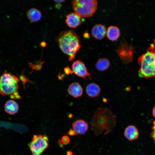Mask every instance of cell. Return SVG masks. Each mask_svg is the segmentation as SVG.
Wrapping results in <instances>:
<instances>
[{
    "instance_id": "obj_1",
    "label": "cell",
    "mask_w": 155,
    "mask_h": 155,
    "mask_svg": "<svg viewBox=\"0 0 155 155\" xmlns=\"http://www.w3.org/2000/svg\"><path fill=\"white\" fill-rule=\"evenodd\" d=\"M116 116L109 109L98 108L95 112L91 123V129L97 136L109 133L116 126Z\"/></svg>"
},
{
    "instance_id": "obj_2",
    "label": "cell",
    "mask_w": 155,
    "mask_h": 155,
    "mask_svg": "<svg viewBox=\"0 0 155 155\" xmlns=\"http://www.w3.org/2000/svg\"><path fill=\"white\" fill-rule=\"evenodd\" d=\"M57 40L60 49L68 56L69 60L72 61L81 47L79 36L74 31L70 30L61 32Z\"/></svg>"
},
{
    "instance_id": "obj_3",
    "label": "cell",
    "mask_w": 155,
    "mask_h": 155,
    "mask_svg": "<svg viewBox=\"0 0 155 155\" xmlns=\"http://www.w3.org/2000/svg\"><path fill=\"white\" fill-rule=\"evenodd\" d=\"M140 66L138 71L139 76L148 79L155 76V46L151 44L146 52L138 59Z\"/></svg>"
},
{
    "instance_id": "obj_4",
    "label": "cell",
    "mask_w": 155,
    "mask_h": 155,
    "mask_svg": "<svg viewBox=\"0 0 155 155\" xmlns=\"http://www.w3.org/2000/svg\"><path fill=\"white\" fill-rule=\"evenodd\" d=\"M18 78L11 73L4 72L0 77V93L3 95L9 96L12 99H20L18 89Z\"/></svg>"
},
{
    "instance_id": "obj_5",
    "label": "cell",
    "mask_w": 155,
    "mask_h": 155,
    "mask_svg": "<svg viewBox=\"0 0 155 155\" xmlns=\"http://www.w3.org/2000/svg\"><path fill=\"white\" fill-rule=\"evenodd\" d=\"M71 4L75 13L81 18H86L92 16L96 11L98 2L96 0H75Z\"/></svg>"
},
{
    "instance_id": "obj_6",
    "label": "cell",
    "mask_w": 155,
    "mask_h": 155,
    "mask_svg": "<svg viewBox=\"0 0 155 155\" xmlns=\"http://www.w3.org/2000/svg\"><path fill=\"white\" fill-rule=\"evenodd\" d=\"M49 140L45 135H35L29 144L32 155H41L48 147Z\"/></svg>"
},
{
    "instance_id": "obj_7",
    "label": "cell",
    "mask_w": 155,
    "mask_h": 155,
    "mask_svg": "<svg viewBox=\"0 0 155 155\" xmlns=\"http://www.w3.org/2000/svg\"><path fill=\"white\" fill-rule=\"evenodd\" d=\"M73 71L77 76L86 79L87 77L91 78V75L88 71L85 64L80 60L74 61L72 63Z\"/></svg>"
},
{
    "instance_id": "obj_8",
    "label": "cell",
    "mask_w": 155,
    "mask_h": 155,
    "mask_svg": "<svg viewBox=\"0 0 155 155\" xmlns=\"http://www.w3.org/2000/svg\"><path fill=\"white\" fill-rule=\"evenodd\" d=\"M72 129L76 134L82 135L88 130L89 125L88 123L82 119L76 120L72 124Z\"/></svg>"
},
{
    "instance_id": "obj_9",
    "label": "cell",
    "mask_w": 155,
    "mask_h": 155,
    "mask_svg": "<svg viewBox=\"0 0 155 155\" xmlns=\"http://www.w3.org/2000/svg\"><path fill=\"white\" fill-rule=\"evenodd\" d=\"M124 135L129 141H131L137 139L139 136V132L137 128L134 125H128L125 128Z\"/></svg>"
},
{
    "instance_id": "obj_10",
    "label": "cell",
    "mask_w": 155,
    "mask_h": 155,
    "mask_svg": "<svg viewBox=\"0 0 155 155\" xmlns=\"http://www.w3.org/2000/svg\"><path fill=\"white\" fill-rule=\"evenodd\" d=\"M65 22L69 27L73 28H77L82 23L81 18L75 13L67 15Z\"/></svg>"
},
{
    "instance_id": "obj_11",
    "label": "cell",
    "mask_w": 155,
    "mask_h": 155,
    "mask_svg": "<svg viewBox=\"0 0 155 155\" xmlns=\"http://www.w3.org/2000/svg\"><path fill=\"white\" fill-rule=\"evenodd\" d=\"M107 30L105 27L101 24H97L94 26L92 30L93 37L96 39L100 40L103 39L106 34Z\"/></svg>"
},
{
    "instance_id": "obj_12",
    "label": "cell",
    "mask_w": 155,
    "mask_h": 155,
    "mask_svg": "<svg viewBox=\"0 0 155 155\" xmlns=\"http://www.w3.org/2000/svg\"><path fill=\"white\" fill-rule=\"evenodd\" d=\"M68 94L75 98L82 96L83 89L80 84L78 82H74L70 85L67 89Z\"/></svg>"
},
{
    "instance_id": "obj_13",
    "label": "cell",
    "mask_w": 155,
    "mask_h": 155,
    "mask_svg": "<svg viewBox=\"0 0 155 155\" xmlns=\"http://www.w3.org/2000/svg\"><path fill=\"white\" fill-rule=\"evenodd\" d=\"M86 92L88 96L91 98H95L98 96L101 92L100 86L94 83L89 84L86 88Z\"/></svg>"
},
{
    "instance_id": "obj_14",
    "label": "cell",
    "mask_w": 155,
    "mask_h": 155,
    "mask_svg": "<svg viewBox=\"0 0 155 155\" xmlns=\"http://www.w3.org/2000/svg\"><path fill=\"white\" fill-rule=\"evenodd\" d=\"M19 106L18 104L13 100L7 101L5 105V110L6 112L10 115L16 114L18 111Z\"/></svg>"
},
{
    "instance_id": "obj_15",
    "label": "cell",
    "mask_w": 155,
    "mask_h": 155,
    "mask_svg": "<svg viewBox=\"0 0 155 155\" xmlns=\"http://www.w3.org/2000/svg\"><path fill=\"white\" fill-rule=\"evenodd\" d=\"M107 36L110 40L115 41L118 39L120 35V30L118 27L111 26H109L107 30Z\"/></svg>"
},
{
    "instance_id": "obj_16",
    "label": "cell",
    "mask_w": 155,
    "mask_h": 155,
    "mask_svg": "<svg viewBox=\"0 0 155 155\" xmlns=\"http://www.w3.org/2000/svg\"><path fill=\"white\" fill-rule=\"evenodd\" d=\"M27 15L28 18L32 22H36L41 19L42 15L41 12L35 8H32L27 12Z\"/></svg>"
},
{
    "instance_id": "obj_17",
    "label": "cell",
    "mask_w": 155,
    "mask_h": 155,
    "mask_svg": "<svg viewBox=\"0 0 155 155\" xmlns=\"http://www.w3.org/2000/svg\"><path fill=\"white\" fill-rule=\"evenodd\" d=\"M111 65L110 61L106 58H101L99 59L95 64V67L98 71H103L106 70Z\"/></svg>"
},
{
    "instance_id": "obj_18",
    "label": "cell",
    "mask_w": 155,
    "mask_h": 155,
    "mask_svg": "<svg viewBox=\"0 0 155 155\" xmlns=\"http://www.w3.org/2000/svg\"><path fill=\"white\" fill-rule=\"evenodd\" d=\"M61 140L63 145H67L69 144L70 142V139L69 137L67 135L63 136Z\"/></svg>"
},
{
    "instance_id": "obj_19",
    "label": "cell",
    "mask_w": 155,
    "mask_h": 155,
    "mask_svg": "<svg viewBox=\"0 0 155 155\" xmlns=\"http://www.w3.org/2000/svg\"><path fill=\"white\" fill-rule=\"evenodd\" d=\"M153 125L152 127V131L151 133V135L155 143V121L153 122Z\"/></svg>"
},
{
    "instance_id": "obj_20",
    "label": "cell",
    "mask_w": 155,
    "mask_h": 155,
    "mask_svg": "<svg viewBox=\"0 0 155 155\" xmlns=\"http://www.w3.org/2000/svg\"><path fill=\"white\" fill-rule=\"evenodd\" d=\"M64 71L65 73L67 75H69L73 73V71L68 67H65Z\"/></svg>"
},
{
    "instance_id": "obj_21",
    "label": "cell",
    "mask_w": 155,
    "mask_h": 155,
    "mask_svg": "<svg viewBox=\"0 0 155 155\" xmlns=\"http://www.w3.org/2000/svg\"><path fill=\"white\" fill-rule=\"evenodd\" d=\"M68 134L70 136H73L77 135L74 131L72 129H71L68 131Z\"/></svg>"
},
{
    "instance_id": "obj_22",
    "label": "cell",
    "mask_w": 155,
    "mask_h": 155,
    "mask_svg": "<svg viewBox=\"0 0 155 155\" xmlns=\"http://www.w3.org/2000/svg\"><path fill=\"white\" fill-rule=\"evenodd\" d=\"M53 1L56 3H60L64 2L65 0H54Z\"/></svg>"
},
{
    "instance_id": "obj_23",
    "label": "cell",
    "mask_w": 155,
    "mask_h": 155,
    "mask_svg": "<svg viewBox=\"0 0 155 155\" xmlns=\"http://www.w3.org/2000/svg\"><path fill=\"white\" fill-rule=\"evenodd\" d=\"M152 113L153 116L155 118V106L152 109Z\"/></svg>"
},
{
    "instance_id": "obj_24",
    "label": "cell",
    "mask_w": 155,
    "mask_h": 155,
    "mask_svg": "<svg viewBox=\"0 0 155 155\" xmlns=\"http://www.w3.org/2000/svg\"><path fill=\"white\" fill-rule=\"evenodd\" d=\"M55 6L57 9H59L61 8V5L60 3H58V4L56 5Z\"/></svg>"
},
{
    "instance_id": "obj_25",
    "label": "cell",
    "mask_w": 155,
    "mask_h": 155,
    "mask_svg": "<svg viewBox=\"0 0 155 155\" xmlns=\"http://www.w3.org/2000/svg\"><path fill=\"white\" fill-rule=\"evenodd\" d=\"M66 155H73V153L71 151H68L67 152Z\"/></svg>"
},
{
    "instance_id": "obj_26",
    "label": "cell",
    "mask_w": 155,
    "mask_h": 155,
    "mask_svg": "<svg viewBox=\"0 0 155 155\" xmlns=\"http://www.w3.org/2000/svg\"><path fill=\"white\" fill-rule=\"evenodd\" d=\"M41 45L43 47H44L46 45V43L44 42H42L41 43Z\"/></svg>"
}]
</instances>
